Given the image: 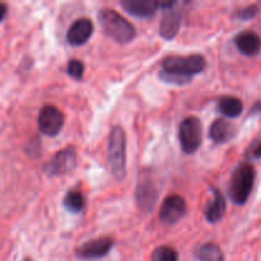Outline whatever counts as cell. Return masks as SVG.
Segmentation results:
<instances>
[{
	"instance_id": "1",
	"label": "cell",
	"mask_w": 261,
	"mask_h": 261,
	"mask_svg": "<svg viewBox=\"0 0 261 261\" xmlns=\"http://www.w3.org/2000/svg\"><path fill=\"white\" fill-rule=\"evenodd\" d=\"M206 68V60L200 54L188 56H168L162 61L160 78L166 83L186 84Z\"/></svg>"
},
{
	"instance_id": "2",
	"label": "cell",
	"mask_w": 261,
	"mask_h": 261,
	"mask_svg": "<svg viewBox=\"0 0 261 261\" xmlns=\"http://www.w3.org/2000/svg\"><path fill=\"white\" fill-rule=\"evenodd\" d=\"M107 161L112 176L116 180H124L126 176V134L121 126H114L107 145Z\"/></svg>"
},
{
	"instance_id": "3",
	"label": "cell",
	"mask_w": 261,
	"mask_h": 261,
	"mask_svg": "<svg viewBox=\"0 0 261 261\" xmlns=\"http://www.w3.org/2000/svg\"><path fill=\"white\" fill-rule=\"evenodd\" d=\"M98 19L105 33L121 45L132 42L137 35L134 25L114 9L103 8L99 10Z\"/></svg>"
},
{
	"instance_id": "4",
	"label": "cell",
	"mask_w": 261,
	"mask_h": 261,
	"mask_svg": "<svg viewBox=\"0 0 261 261\" xmlns=\"http://www.w3.org/2000/svg\"><path fill=\"white\" fill-rule=\"evenodd\" d=\"M255 182V170L250 163H240L232 173L229 196L237 205H244L250 198Z\"/></svg>"
},
{
	"instance_id": "5",
	"label": "cell",
	"mask_w": 261,
	"mask_h": 261,
	"mask_svg": "<svg viewBox=\"0 0 261 261\" xmlns=\"http://www.w3.org/2000/svg\"><path fill=\"white\" fill-rule=\"evenodd\" d=\"M181 149L185 154H193L200 148L203 140V126L201 121L195 116H189L180 124Z\"/></svg>"
},
{
	"instance_id": "6",
	"label": "cell",
	"mask_w": 261,
	"mask_h": 261,
	"mask_svg": "<svg viewBox=\"0 0 261 261\" xmlns=\"http://www.w3.org/2000/svg\"><path fill=\"white\" fill-rule=\"evenodd\" d=\"M78 162L75 147H66L59 150L45 166V172L51 177L64 176L75 170Z\"/></svg>"
},
{
	"instance_id": "7",
	"label": "cell",
	"mask_w": 261,
	"mask_h": 261,
	"mask_svg": "<svg viewBox=\"0 0 261 261\" xmlns=\"http://www.w3.org/2000/svg\"><path fill=\"white\" fill-rule=\"evenodd\" d=\"M64 126V115L58 107L46 105L41 109L38 115V129L42 134L55 137Z\"/></svg>"
},
{
	"instance_id": "8",
	"label": "cell",
	"mask_w": 261,
	"mask_h": 261,
	"mask_svg": "<svg viewBox=\"0 0 261 261\" xmlns=\"http://www.w3.org/2000/svg\"><path fill=\"white\" fill-rule=\"evenodd\" d=\"M112 246H114V240L109 236L89 240L76 249V256L84 260L101 259L109 254Z\"/></svg>"
},
{
	"instance_id": "9",
	"label": "cell",
	"mask_w": 261,
	"mask_h": 261,
	"mask_svg": "<svg viewBox=\"0 0 261 261\" xmlns=\"http://www.w3.org/2000/svg\"><path fill=\"white\" fill-rule=\"evenodd\" d=\"M186 213V203L180 195H170L163 200L160 219L167 224H176Z\"/></svg>"
},
{
	"instance_id": "10",
	"label": "cell",
	"mask_w": 261,
	"mask_h": 261,
	"mask_svg": "<svg viewBox=\"0 0 261 261\" xmlns=\"http://www.w3.org/2000/svg\"><path fill=\"white\" fill-rule=\"evenodd\" d=\"M135 199H137L138 206L143 212L145 213L152 212L158 199V189L155 184L150 178L140 180L135 190Z\"/></svg>"
},
{
	"instance_id": "11",
	"label": "cell",
	"mask_w": 261,
	"mask_h": 261,
	"mask_svg": "<svg viewBox=\"0 0 261 261\" xmlns=\"http://www.w3.org/2000/svg\"><path fill=\"white\" fill-rule=\"evenodd\" d=\"M177 4L178 3H176L173 7L166 9V13L161 20L160 35L165 40H172L177 36L178 31H180L181 23H182V9L176 8Z\"/></svg>"
},
{
	"instance_id": "12",
	"label": "cell",
	"mask_w": 261,
	"mask_h": 261,
	"mask_svg": "<svg viewBox=\"0 0 261 261\" xmlns=\"http://www.w3.org/2000/svg\"><path fill=\"white\" fill-rule=\"evenodd\" d=\"M94 25L88 18H81L75 20L66 33V41L71 46H82L91 38Z\"/></svg>"
},
{
	"instance_id": "13",
	"label": "cell",
	"mask_w": 261,
	"mask_h": 261,
	"mask_svg": "<svg viewBox=\"0 0 261 261\" xmlns=\"http://www.w3.org/2000/svg\"><path fill=\"white\" fill-rule=\"evenodd\" d=\"M121 7L129 14L137 18H150L160 8V2L154 0H122Z\"/></svg>"
},
{
	"instance_id": "14",
	"label": "cell",
	"mask_w": 261,
	"mask_h": 261,
	"mask_svg": "<svg viewBox=\"0 0 261 261\" xmlns=\"http://www.w3.org/2000/svg\"><path fill=\"white\" fill-rule=\"evenodd\" d=\"M234 43L240 53L247 56L257 55L261 50V38L252 31H244L239 33L234 38Z\"/></svg>"
},
{
	"instance_id": "15",
	"label": "cell",
	"mask_w": 261,
	"mask_h": 261,
	"mask_svg": "<svg viewBox=\"0 0 261 261\" xmlns=\"http://www.w3.org/2000/svg\"><path fill=\"white\" fill-rule=\"evenodd\" d=\"M234 133H236V130H234L233 125L227 122L226 120L218 119L211 125L209 138L217 144H224L234 137Z\"/></svg>"
},
{
	"instance_id": "16",
	"label": "cell",
	"mask_w": 261,
	"mask_h": 261,
	"mask_svg": "<svg viewBox=\"0 0 261 261\" xmlns=\"http://www.w3.org/2000/svg\"><path fill=\"white\" fill-rule=\"evenodd\" d=\"M213 191V200H212L211 205L206 209V221L209 223L214 224L217 222L221 221L223 218L224 213H226V199H224L223 194L218 190L217 188H211Z\"/></svg>"
},
{
	"instance_id": "17",
	"label": "cell",
	"mask_w": 261,
	"mask_h": 261,
	"mask_svg": "<svg viewBox=\"0 0 261 261\" xmlns=\"http://www.w3.org/2000/svg\"><path fill=\"white\" fill-rule=\"evenodd\" d=\"M218 110L224 116L234 119V117H239L242 114L244 106H242L241 99H239L237 97L224 96L219 99Z\"/></svg>"
},
{
	"instance_id": "18",
	"label": "cell",
	"mask_w": 261,
	"mask_h": 261,
	"mask_svg": "<svg viewBox=\"0 0 261 261\" xmlns=\"http://www.w3.org/2000/svg\"><path fill=\"white\" fill-rule=\"evenodd\" d=\"M195 257L199 261H224L221 247L212 242L199 246L195 251Z\"/></svg>"
},
{
	"instance_id": "19",
	"label": "cell",
	"mask_w": 261,
	"mask_h": 261,
	"mask_svg": "<svg viewBox=\"0 0 261 261\" xmlns=\"http://www.w3.org/2000/svg\"><path fill=\"white\" fill-rule=\"evenodd\" d=\"M64 206L71 213H81L86 206V196L79 190H70L64 198Z\"/></svg>"
},
{
	"instance_id": "20",
	"label": "cell",
	"mask_w": 261,
	"mask_h": 261,
	"mask_svg": "<svg viewBox=\"0 0 261 261\" xmlns=\"http://www.w3.org/2000/svg\"><path fill=\"white\" fill-rule=\"evenodd\" d=\"M153 261H178V252L171 246H161L153 252Z\"/></svg>"
},
{
	"instance_id": "21",
	"label": "cell",
	"mask_w": 261,
	"mask_h": 261,
	"mask_svg": "<svg viewBox=\"0 0 261 261\" xmlns=\"http://www.w3.org/2000/svg\"><path fill=\"white\" fill-rule=\"evenodd\" d=\"M66 73H68L73 79L81 81V79L83 78L84 74V64L82 63L81 60L71 59L68 63V66H66Z\"/></svg>"
},
{
	"instance_id": "22",
	"label": "cell",
	"mask_w": 261,
	"mask_h": 261,
	"mask_svg": "<svg viewBox=\"0 0 261 261\" xmlns=\"http://www.w3.org/2000/svg\"><path fill=\"white\" fill-rule=\"evenodd\" d=\"M257 12H259V7L257 5H249V7H245L242 9H240L236 13V17L242 20H249L251 18H254L257 14Z\"/></svg>"
},
{
	"instance_id": "23",
	"label": "cell",
	"mask_w": 261,
	"mask_h": 261,
	"mask_svg": "<svg viewBox=\"0 0 261 261\" xmlns=\"http://www.w3.org/2000/svg\"><path fill=\"white\" fill-rule=\"evenodd\" d=\"M7 13H8V7L7 4L4 3H0V23L4 20V18L7 17Z\"/></svg>"
},
{
	"instance_id": "24",
	"label": "cell",
	"mask_w": 261,
	"mask_h": 261,
	"mask_svg": "<svg viewBox=\"0 0 261 261\" xmlns=\"http://www.w3.org/2000/svg\"><path fill=\"white\" fill-rule=\"evenodd\" d=\"M251 157L252 158H261V144L257 145V147L252 150Z\"/></svg>"
},
{
	"instance_id": "25",
	"label": "cell",
	"mask_w": 261,
	"mask_h": 261,
	"mask_svg": "<svg viewBox=\"0 0 261 261\" xmlns=\"http://www.w3.org/2000/svg\"><path fill=\"white\" fill-rule=\"evenodd\" d=\"M23 261H33L32 259H31V257H25V259L24 260H23Z\"/></svg>"
}]
</instances>
